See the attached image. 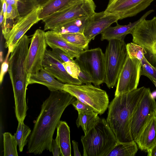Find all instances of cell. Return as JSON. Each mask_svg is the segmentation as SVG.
<instances>
[{
	"instance_id": "6",
	"label": "cell",
	"mask_w": 156,
	"mask_h": 156,
	"mask_svg": "<svg viewBox=\"0 0 156 156\" xmlns=\"http://www.w3.org/2000/svg\"><path fill=\"white\" fill-rule=\"evenodd\" d=\"M63 90L91 107L98 114H103L108 108L109 98L106 91L91 83L65 84Z\"/></svg>"
},
{
	"instance_id": "1",
	"label": "cell",
	"mask_w": 156,
	"mask_h": 156,
	"mask_svg": "<svg viewBox=\"0 0 156 156\" xmlns=\"http://www.w3.org/2000/svg\"><path fill=\"white\" fill-rule=\"evenodd\" d=\"M69 93L62 91H51L43 102L28 141L29 153L40 154L45 150L51 152L53 136L66 108L76 100Z\"/></svg>"
},
{
	"instance_id": "19",
	"label": "cell",
	"mask_w": 156,
	"mask_h": 156,
	"mask_svg": "<svg viewBox=\"0 0 156 156\" xmlns=\"http://www.w3.org/2000/svg\"><path fill=\"white\" fill-rule=\"evenodd\" d=\"M154 11L153 9L148 11L137 20L133 23L130 22L127 25H121L117 23L116 26L109 27L101 34V41L124 39L127 34H131L137 25Z\"/></svg>"
},
{
	"instance_id": "14",
	"label": "cell",
	"mask_w": 156,
	"mask_h": 156,
	"mask_svg": "<svg viewBox=\"0 0 156 156\" xmlns=\"http://www.w3.org/2000/svg\"><path fill=\"white\" fill-rule=\"evenodd\" d=\"M40 7L27 15L20 17L13 26L5 39V47L8 49L7 56L9 57L12 51L27 31L40 21L38 17Z\"/></svg>"
},
{
	"instance_id": "3",
	"label": "cell",
	"mask_w": 156,
	"mask_h": 156,
	"mask_svg": "<svg viewBox=\"0 0 156 156\" xmlns=\"http://www.w3.org/2000/svg\"><path fill=\"white\" fill-rule=\"evenodd\" d=\"M31 39L24 35L11 52L8 59V73L12 85L15 110L18 122L24 121L28 109L26 93L28 86L26 61Z\"/></svg>"
},
{
	"instance_id": "16",
	"label": "cell",
	"mask_w": 156,
	"mask_h": 156,
	"mask_svg": "<svg viewBox=\"0 0 156 156\" xmlns=\"http://www.w3.org/2000/svg\"><path fill=\"white\" fill-rule=\"evenodd\" d=\"M43 66L55 78L64 84H82L78 79L73 77L68 73L63 63L51 50H46Z\"/></svg>"
},
{
	"instance_id": "12",
	"label": "cell",
	"mask_w": 156,
	"mask_h": 156,
	"mask_svg": "<svg viewBox=\"0 0 156 156\" xmlns=\"http://www.w3.org/2000/svg\"><path fill=\"white\" fill-rule=\"evenodd\" d=\"M131 34L133 42L144 48L149 55L156 51V16L144 19L137 25Z\"/></svg>"
},
{
	"instance_id": "41",
	"label": "cell",
	"mask_w": 156,
	"mask_h": 156,
	"mask_svg": "<svg viewBox=\"0 0 156 156\" xmlns=\"http://www.w3.org/2000/svg\"><path fill=\"white\" fill-rule=\"evenodd\" d=\"M7 5H17V0H5Z\"/></svg>"
},
{
	"instance_id": "22",
	"label": "cell",
	"mask_w": 156,
	"mask_h": 156,
	"mask_svg": "<svg viewBox=\"0 0 156 156\" xmlns=\"http://www.w3.org/2000/svg\"><path fill=\"white\" fill-rule=\"evenodd\" d=\"M57 138L60 149L61 156H71L69 128L65 121H60L56 127Z\"/></svg>"
},
{
	"instance_id": "42",
	"label": "cell",
	"mask_w": 156,
	"mask_h": 156,
	"mask_svg": "<svg viewBox=\"0 0 156 156\" xmlns=\"http://www.w3.org/2000/svg\"><path fill=\"white\" fill-rule=\"evenodd\" d=\"M4 21V18L2 11L1 10L0 12V24L1 27H2L3 26Z\"/></svg>"
},
{
	"instance_id": "33",
	"label": "cell",
	"mask_w": 156,
	"mask_h": 156,
	"mask_svg": "<svg viewBox=\"0 0 156 156\" xmlns=\"http://www.w3.org/2000/svg\"><path fill=\"white\" fill-rule=\"evenodd\" d=\"M72 105L78 113L94 112V109L91 107L77 99Z\"/></svg>"
},
{
	"instance_id": "27",
	"label": "cell",
	"mask_w": 156,
	"mask_h": 156,
	"mask_svg": "<svg viewBox=\"0 0 156 156\" xmlns=\"http://www.w3.org/2000/svg\"><path fill=\"white\" fill-rule=\"evenodd\" d=\"M60 35L64 39L74 46L83 50L88 49L89 42L83 33H77Z\"/></svg>"
},
{
	"instance_id": "25",
	"label": "cell",
	"mask_w": 156,
	"mask_h": 156,
	"mask_svg": "<svg viewBox=\"0 0 156 156\" xmlns=\"http://www.w3.org/2000/svg\"><path fill=\"white\" fill-rule=\"evenodd\" d=\"M98 115L94 111L78 113L76 122L77 127L81 126L86 134L99 120L100 118Z\"/></svg>"
},
{
	"instance_id": "9",
	"label": "cell",
	"mask_w": 156,
	"mask_h": 156,
	"mask_svg": "<svg viewBox=\"0 0 156 156\" xmlns=\"http://www.w3.org/2000/svg\"><path fill=\"white\" fill-rule=\"evenodd\" d=\"M156 110V101L149 88L144 94L133 115L131 126L132 137L135 141L150 117Z\"/></svg>"
},
{
	"instance_id": "15",
	"label": "cell",
	"mask_w": 156,
	"mask_h": 156,
	"mask_svg": "<svg viewBox=\"0 0 156 156\" xmlns=\"http://www.w3.org/2000/svg\"><path fill=\"white\" fill-rule=\"evenodd\" d=\"M119 20L116 16L105 14L104 11L95 12L88 17L83 34L90 42L95 37L101 34L112 23Z\"/></svg>"
},
{
	"instance_id": "26",
	"label": "cell",
	"mask_w": 156,
	"mask_h": 156,
	"mask_svg": "<svg viewBox=\"0 0 156 156\" xmlns=\"http://www.w3.org/2000/svg\"><path fill=\"white\" fill-rule=\"evenodd\" d=\"M23 121L18 122L16 131L14 135L20 152L23 151L24 147L27 144L28 138L31 132L30 129L25 124Z\"/></svg>"
},
{
	"instance_id": "17",
	"label": "cell",
	"mask_w": 156,
	"mask_h": 156,
	"mask_svg": "<svg viewBox=\"0 0 156 156\" xmlns=\"http://www.w3.org/2000/svg\"><path fill=\"white\" fill-rule=\"evenodd\" d=\"M135 142L140 150L146 151L156 143V112L149 119Z\"/></svg>"
},
{
	"instance_id": "2",
	"label": "cell",
	"mask_w": 156,
	"mask_h": 156,
	"mask_svg": "<svg viewBox=\"0 0 156 156\" xmlns=\"http://www.w3.org/2000/svg\"><path fill=\"white\" fill-rule=\"evenodd\" d=\"M145 88L142 87L115 97L109 105L106 121L118 143L133 141L131 131L132 118Z\"/></svg>"
},
{
	"instance_id": "29",
	"label": "cell",
	"mask_w": 156,
	"mask_h": 156,
	"mask_svg": "<svg viewBox=\"0 0 156 156\" xmlns=\"http://www.w3.org/2000/svg\"><path fill=\"white\" fill-rule=\"evenodd\" d=\"M17 6L20 17L40 7L36 0H17Z\"/></svg>"
},
{
	"instance_id": "20",
	"label": "cell",
	"mask_w": 156,
	"mask_h": 156,
	"mask_svg": "<svg viewBox=\"0 0 156 156\" xmlns=\"http://www.w3.org/2000/svg\"><path fill=\"white\" fill-rule=\"evenodd\" d=\"M28 84L39 83L46 86L51 91L63 90L64 83L56 80L43 67L38 72L28 76Z\"/></svg>"
},
{
	"instance_id": "7",
	"label": "cell",
	"mask_w": 156,
	"mask_h": 156,
	"mask_svg": "<svg viewBox=\"0 0 156 156\" xmlns=\"http://www.w3.org/2000/svg\"><path fill=\"white\" fill-rule=\"evenodd\" d=\"M93 0H79L72 5L43 19L44 30H53L66 23L81 17H89L95 12Z\"/></svg>"
},
{
	"instance_id": "4",
	"label": "cell",
	"mask_w": 156,
	"mask_h": 156,
	"mask_svg": "<svg viewBox=\"0 0 156 156\" xmlns=\"http://www.w3.org/2000/svg\"><path fill=\"white\" fill-rule=\"evenodd\" d=\"M83 156H107L118 143L104 118L81 137Z\"/></svg>"
},
{
	"instance_id": "43",
	"label": "cell",
	"mask_w": 156,
	"mask_h": 156,
	"mask_svg": "<svg viewBox=\"0 0 156 156\" xmlns=\"http://www.w3.org/2000/svg\"><path fill=\"white\" fill-rule=\"evenodd\" d=\"M40 7L45 4L49 0H36Z\"/></svg>"
},
{
	"instance_id": "32",
	"label": "cell",
	"mask_w": 156,
	"mask_h": 156,
	"mask_svg": "<svg viewBox=\"0 0 156 156\" xmlns=\"http://www.w3.org/2000/svg\"><path fill=\"white\" fill-rule=\"evenodd\" d=\"M63 64L66 71L70 76L74 78L78 79V76L80 69L76 63L67 62L63 63Z\"/></svg>"
},
{
	"instance_id": "38",
	"label": "cell",
	"mask_w": 156,
	"mask_h": 156,
	"mask_svg": "<svg viewBox=\"0 0 156 156\" xmlns=\"http://www.w3.org/2000/svg\"><path fill=\"white\" fill-rule=\"evenodd\" d=\"M72 144L73 150L74 155V156H81L80 152L78 150V143L75 140L72 141Z\"/></svg>"
},
{
	"instance_id": "44",
	"label": "cell",
	"mask_w": 156,
	"mask_h": 156,
	"mask_svg": "<svg viewBox=\"0 0 156 156\" xmlns=\"http://www.w3.org/2000/svg\"><path fill=\"white\" fill-rule=\"evenodd\" d=\"M155 112H156V111H155Z\"/></svg>"
},
{
	"instance_id": "8",
	"label": "cell",
	"mask_w": 156,
	"mask_h": 156,
	"mask_svg": "<svg viewBox=\"0 0 156 156\" xmlns=\"http://www.w3.org/2000/svg\"><path fill=\"white\" fill-rule=\"evenodd\" d=\"M74 60L80 69L90 76L94 85L98 86L105 83L104 53L100 48L84 50Z\"/></svg>"
},
{
	"instance_id": "21",
	"label": "cell",
	"mask_w": 156,
	"mask_h": 156,
	"mask_svg": "<svg viewBox=\"0 0 156 156\" xmlns=\"http://www.w3.org/2000/svg\"><path fill=\"white\" fill-rule=\"evenodd\" d=\"M79 0H49L40 7L38 18L40 20H42L48 16L72 5Z\"/></svg>"
},
{
	"instance_id": "23",
	"label": "cell",
	"mask_w": 156,
	"mask_h": 156,
	"mask_svg": "<svg viewBox=\"0 0 156 156\" xmlns=\"http://www.w3.org/2000/svg\"><path fill=\"white\" fill-rule=\"evenodd\" d=\"M88 17H81L72 20L53 30L58 34L83 33L87 24Z\"/></svg>"
},
{
	"instance_id": "31",
	"label": "cell",
	"mask_w": 156,
	"mask_h": 156,
	"mask_svg": "<svg viewBox=\"0 0 156 156\" xmlns=\"http://www.w3.org/2000/svg\"><path fill=\"white\" fill-rule=\"evenodd\" d=\"M141 65V75L149 78L153 83L156 82V66L152 65L145 57L140 62Z\"/></svg>"
},
{
	"instance_id": "10",
	"label": "cell",
	"mask_w": 156,
	"mask_h": 156,
	"mask_svg": "<svg viewBox=\"0 0 156 156\" xmlns=\"http://www.w3.org/2000/svg\"><path fill=\"white\" fill-rule=\"evenodd\" d=\"M141 62L138 59L128 55L119 76L115 97L137 88L141 76Z\"/></svg>"
},
{
	"instance_id": "5",
	"label": "cell",
	"mask_w": 156,
	"mask_h": 156,
	"mask_svg": "<svg viewBox=\"0 0 156 156\" xmlns=\"http://www.w3.org/2000/svg\"><path fill=\"white\" fill-rule=\"evenodd\" d=\"M124 39L108 41L104 53L105 70V83L109 88L114 87L128 56Z\"/></svg>"
},
{
	"instance_id": "37",
	"label": "cell",
	"mask_w": 156,
	"mask_h": 156,
	"mask_svg": "<svg viewBox=\"0 0 156 156\" xmlns=\"http://www.w3.org/2000/svg\"><path fill=\"white\" fill-rule=\"evenodd\" d=\"M51 152L54 156L60 155L61 151L58 139H53L51 146Z\"/></svg>"
},
{
	"instance_id": "24",
	"label": "cell",
	"mask_w": 156,
	"mask_h": 156,
	"mask_svg": "<svg viewBox=\"0 0 156 156\" xmlns=\"http://www.w3.org/2000/svg\"><path fill=\"white\" fill-rule=\"evenodd\" d=\"M138 150L137 144L134 141L118 143L107 156H134Z\"/></svg>"
},
{
	"instance_id": "35",
	"label": "cell",
	"mask_w": 156,
	"mask_h": 156,
	"mask_svg": "<svg viewBox=\"0 0 156 156\" xmlns=\"http://www.w3.org/2000/svg\"><path fill=\"white\" fill-rule=\"evenodd\" d=\"M78 79L82 84L92 83V80L90 76L80 69L78 76Z\"/></svg>"
},
{
	"instance_id": "11",
	"label": "cell",
	"mask_w": 156,
	"mask_h": 156,
	"mask_svg": "<svg viewBox=\"0 0 156 156\" xmlns=\"http://www.w3.org/2000/svg\"><path fill=\"white\" fill-rule=\"evenodd\" d=\"M45 32L37 30L32 37L26 61V68L28 76L38 72L43 67V63L47 44Z\"/></svg>"
},
{
	"instance_id": "28",
	"label": "cell",
	"mask_w": 156,
	"mask_h": 156,
	"mask_svg": "<svg viewBox=\"0 0 156 156\" xmlns=\"http://www.w3.org/2000/svg\"><path fill=\"white\" fill-rule=\"evenodd\" d=\"M3 138L4 155L17 156V147L18 144L14 135L9 132L3 134Z\"/></svg>"
},
{
	"instance_id": "39",
	"label": "cell",
	"mask_w": 156,
	"mask_h": 156,
	"mask_svg": "<svg viewBox=\"0 0 156 156\" xmlns=\"http://www.w3.org/2000/svg\"><path fill=\"white\" fill-rule=\"evenodd\" d=\"M147 152L148 156H156V143Z\"/></svg>"
},
{
	"instance_id": "40",
	"label": "cell",
	"mask_w": 156,
	"mask_h": 156,
	"mask_svg": "<svg viewBox=\"0 0 156 156\" xmlns=\"http://www.w3.org/2000/svg\"><path fill=\"white\" fill-rule=\"evenodd\" d=\"M150 57L151 58L152 62L156 66V51L153 53L149 55Z\"/></svg>"
},
{
	"instance_id": "30",
	"label": "cell",
	"mask_w": 156,
	"mask_h": 156,
	"mask_svg": "<svg viewBox=\"0 0 156 156\" xmlns=\"http://www.w3.org/2000/svg\"><path fill=\"white\" fill-rule=\"evenodd\" d=\"M126 47L128 56L130 57L136 58L140 62L147 54L144 48L135 43H128L126 44Z\"/></svg>"
},
{
	"instance_id": "13",
	"label": "cell",
	"mask_w": 156,
	"mask_h": 156,
	"mask_svg": "<svg viewBox=\"0 0 156 156\" xmlns=\"http://www.w3.org/2000/svg\"><path fill=\"white\" fill-rule=\"evenodd\" d=\"M154 0H109L105 14L117 16L119 20L135 16L144 10Z\"/></svg>"
},
{
	"instance_id": "34",
	"label": "cell",
	"mask_w": 156,
	"mask_h": 156,
	"mask_svg": "<svg viewBox=\"0 0 156 156\" xmlns=\"http://www.w3.org/2000/svg\"><path fill=\"white\" fill-rule=\"evenodd\" d=\"M51 51L62 63L67 62L76 63L74 60L71 58L67 54L62 50L55 48L52 49Z\"/></svg>"
},
{
	"instance_id": "36",
	"label": "cell",
	"mask_w": 156,
	"mask_h": 156,
	"mask_svg": "<svg viewBox=\"0 0 156 156\" xmlns=\"http://www.w3.org/2000/svg\"><path fill=\"white\" fill-rule=\"evenodd\" d=\"M8 57L6 56L5 60L2 63L1 69L0 73V83L1 84L3 81L4 76L6 73L8 71L9 69Z\"/></svg>"
},
{
	"instance_id": "18",
	"label": "cell",
	"mask_w": 156,
	"mask_h": 156,
	"mask_svg": "<svg viewBox=\"0 0 156 156\" xmlns=\"http://www.w3.org/2000/svg\"><path fill=\"white\" fill-rule=\"evenodd\" d=\"M45 36L47 44L50 47L62 50L72 59L78 57L84 50L69 43L53 30L45 32Z\"/></svg>"
}]
</instances>
